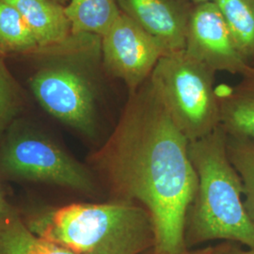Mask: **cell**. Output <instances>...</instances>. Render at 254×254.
<instances>
[{
	"instance_id": "obj_5",
	"label": "cell",
	"mask_w": 254,
	"mask_h": 254,
	"mask_svg": "<svg viewBox=\"0 0 254 254\" xmlns=\"http://www.w3.org/2000/svg\"><path fill=\"white\" fill-rule=\"evenodd\" d=\"M215 75L208 66L180 50L163 56L150 76L173 123L190 142L220 126Z\"/></svg>"
},
{
	"instance_id": "obj_4",
	"label": "cell",
	"mask_w": 254,
	"mask_h": 254,
	"mask_svg": "<svg viewBox=\"0 0 254 254\" xmlns=\"http://www.w3.org/2000/svg\"><path fill=\"white\" fill-rule=\"evenodd\" d=\"M25 222L34 234L75 254H142L155 244L150 214L133 202L72 203L40 210Z\"/></svg>"
},
{
	"instance_id": "obj_22",
	"label": "cell",
	"mask_w": 254,
	"mask_h": 254,
	"mask_svg": "<svg viewBox=\"0 0 254 254\" xmlns=\"http://www.w3.org/2000/svg\"><path fill=\"white\" fill-rule=\"evenodd\" d=\"M53 1L61 4V5H63V6H66L70 2V0H53Z\"/></svg>"
},
{
	"instance_id": "obj_23",
	"label": "cell",
	"mask_w": 254,
	"mask_h": 254,
	"mask_svg": "<svg viewBox=\"0 0 254 254\" xmlns=\"http://www.w3.org/2000/svg\"><path fill=\"white\" fill-rule=\"evenodd\" d=\"M254 64H253V65H254Z\"/></svg>"
},
{
	"instance_id": "obj_11",
	"label": "cell",
	"mask_w": 254,
	"mask_h": 254,
	"mask_svg": "<svg viewBox=\"0 0 254 254\" xmlns=\"http://www.w3.org/2000/svg\"><path fill=\"white\" fill-rule=\"evenodd\" d=\"M18 10L38 46L63 42L72 34L65 6L53 0H3Z\"/></svg>"
},
{
	"instance_id": "obj_13",
	"label": "cell",
	"mask_w": 254,
	"mask_h": 254,
	"mask_svg": "<svg viewBox=\"0 0 254 254\" xmlns=\"http://www.w3.org/2000/svg\"><path fill=\"white\" fill-rule=\"evenodd\" d=\"M65 12L73 34H92L101 38L122 14L117 0H70Z\"/></svg>"
},
{
	"instance_id": "obj_19",
	"label": "cell",
	"mask_w": 254,
	"mask_h": 254,
	"mask_svg": "<svg viewBox=\"0 0 254 254\" xmlns=\"http://www.w3.org/2000/svg\"><path fill=\"white\" fill-rule=\"evenodd\" d=\"M11 207L8 204V202L4 199V196L0 190V218L4 216L6 213H8Z\"/></svg>"
},
{
	"instance_id": "obj_2",
	"label": "cell",
	"mask_w": 254,
	"mask_h": 254,
	"mask_svg": "<svg viewBox=\"0 0 254 254\" xmlns=\"http://www.w3.org/2000/svg\"><path fill=\"white\" fill-rule=\"evenodd\" d=\"M7 59L28 68L30 92L49 115L84 136L97 134L105 80L110 78L100 36L72 33L63 42Z\"/></svg>"
},
{
	"instance_id": "obj_6",
	"label": "cell",
	"mask_w": 254,
	"mask_h": 254,
	"mask_svg": "<svg viewBox=\"0 0 254 254\" xmlns=\"http://www.w3.org/2000/svg\"><path fill=\"white\" fill-rule=\"evenodd\" d=\"M0 177L46 183L91 196L99 191L89 168L21 117L0 137Z\"/></svg>"
},
{
	"instance_id": "obj_1",
	"label": "cell",
	"mask_w": 254,
	"mask_h": 254,
	"mask_svg": "<svg viewBox=\"0 0 254 254\" xmlns=\"http://www.w3.org/2000/svg\"><path fill=\"white\" fill-rule=\"evenodd\" d=\"M189 144L149 77L128 93L112 133L89 158L110 200L148 211L154 254L187 252L186 218L198 185Z\"/></svg>"
},
{
	"instance_id": "obj_14",
	"label": "cell",
	"mask_w": 254,
	"mask_h": 254,
	"mask_svg": "<svg viewBox=\"0 0 254 254\" xmlns=\"http://www.w3.org/2000/svg\"><path fill=\"white\" fill-rule=\"evenodd\" d=\"M238 52L254 64V0H215Z\"/></svg>"
},
{
	"instance_id": "obj_8",
	"label": "cell",
	"mask_w": 254,
	"mask_h": 254,
	"mask_svg": "<svg viewBox=\"0 0 254 254\" xmlns=\"http://www.w3.org/2000/svg\"><path fill=\"white\" fill-rule=\"evenodd\" d=\"M185 50L216 73L242 75L251 67L238 52L215 2L194 6Z\"/></svg>"
},
{
	"instance_id": "obj_7",
	"label": "cell",
	"mask_w": 254,
	"mask_h": 254,
	"mask_svg": "<svg viewBox=\"0 0 254 254\" xmlns=\"http://www.w3.org/2000/svg\"><path fill=\"white\" fill-rule=\"evenodd\" d=\"M168 51L155 38L122 12L102 37V61L112 79L123 82L128 93L136 91L154 72Z\"/></svg>"
},
{
	"instance_id": "obj_9",
	"label": "cell",
	"mask_w": 254,
	"mask_h": 254,
	"mask_svg": "<svg viewBox=\"0 0 254 254\" xmlns=\"http://www.w3.org/2000/svg\"><path fill=\"white\" fill-rule=\"evenodd\" d=\"M121 11L170 52L185 50L194 4L190 0H117Z\"/></svg>"
},
{
	"instance_id": "obj_21",
	"label": "cell",
	"mask_w": 254,
	"mask_h": 254,
	"mask_svg": "<svg viewBox=\"0 0 254 254\" xmlns=\"http://www.w3.org/2000/svg\"><path fill=\"white\" fill-rule=\"evenodd\" d=\"M191 2L194 5H200V4H203V3H209V2H214L215 0H190Z\"/></svg>"
},
{
	"instance_id": "obj_12",
	"label": "cell",
	"mask_w": 254,
	"mask_h": 254,
	"mask_svg": "<svg viewBox=\"0 0 254 254\" xmlns=\"http://www.w3.org/2000/svg\"><path fill=\"white\" fill-rule=\"evenodd\" d=\"M0 254H75L34 234L11 208L0 218Z\"/></svg>"
},
{
	"instance_id": "obj_18",
	"label": "cell",
	"mask_w": 254,
	"mask_h": 254,
	"mask_svg": "<svg viewBox=\"0 0 254 254\" xmlns=\"http://www.w3.org/2000/svg\"><path fill=\"white\" fill-rule=\"evenodd\" d=\"M217 254H254V249L243 250L234 244H227L217 248Z\"/></svg>"
},
{
	"instance_id": "obj_10",
	"label": "cell",
	"mask_w": 254,
	"mask_h": 254,
	"mask_svg": "<svg viewBox=\"0 0 254 254\" xmlns=\"http://www.w3.org/2000/svg\"><path fill=\"white\" fill-rule=\"evenodd\" d=\"M235 86L216 88L220 127L228 136L254 140V64Z\"/></svg>"
},
{
	"instance_id": "obj_20",
	"label": "cell",
	"mask_w": 254,
	"mask_h": 254,
	"mask_svg": "<svg viewBox=\"0 0 254 254\" xmlns=\"http://www.w3.org/2000/svg\"><path fill=\"white\" fill-rule=\"evenodd\" d=\"M218 253V250L215 249V248H206L204 250H201V251H198V252H194V253H185L184 254H217Z\"/></svg>"
},
{
	"instance_id": "obj_3",
	"label": "cell",
	"mask_w": 254,
	"mask_h": 254,
	"mask_svg": "<svg viewBox=\"0 0 254 254\" xmlns=\"http://www.w3.org/2000/svg\"><path fill=\"white\" fill-rule=\"evenodd\" d=\"M189 153L198 185L186 218V247L226 240L254 249V224L244 206L241 177L228 154L224 129L219 126L190 141Z\"/></svg>"
},
{
	"instance_id": "obj_17",
	"label": "cell",
	"mask_w": 254,
	"mask_h": 254,
	"mask_svg": "<svg viewBox=\"0 0 254 254\" xmlns=\"http://www.w3.org/2000/svg\"><path fill=\"white\" fill-rule=\"evenodd\" d=\"M227 151L231 162L241 177L244 206L254 224V140L227 135Z\"/></svg>"
},
{
	"instance_id": "obj_16",
	"label": "cell",
	"mask_w": 254,
	"mask_h": 254,
	"mask_svg": "<svg viewBox=\"0 0 254 254\" xmlns=\"http://www.w3.org/2000/svg\"><path fill=\"white\" fill-rule=\"evenodd\" d=\"M27 105L26 91L10 72L7 58L0 54V137L21 117Z\"/></svg>"
},
{
	"instance_id": "obj_15",
	"label": "cell",
	"mask_w": 254,
	"mask_h": 254,
	"mask_svg": "<svg viewBox=\"0 0 254 254\" xmlns=\"http://www.w3.org/2000/svg\"><path fill=\"white\" fill-rule=\"evenodd\" d=\"M38 47L36 40L17 9L0 0V54L6 58Z\"/></svg>"
}]
</instances>
